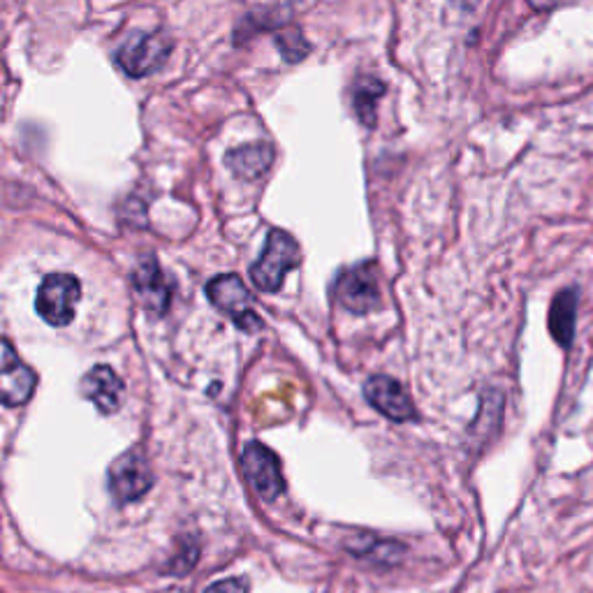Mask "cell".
<instances>
[{
    "mask_svg": "<svg viewBox=\"0 0 593 593\" xmlns=\"http://www.w3.org/2000/svg\"><path fill=\"white\" fill-rule=\"evenodd\" d=\"M299 263V246L288 232L272 230L267 234L265 251L257 257V263L251 267V278L255 288L263 293H276L288 272H293Z\"/></svg>",
    "mask_w": 593,
    "mask_h": 593,
    "instance_id": "cell-1",
    "label": "cell"
},
{
    "mask_svg": "<svg viewBox=\"0 0 593 593\" xmlns=\"http://www.w3.org/2000/svg\"><path fill=\"white\" fill-rule=\"evenodd\" d=\"M209 301L240 325L244 331L263 329V320L255 314V301L236 274H221L207 283Z\"/></svg>",
    "mask_w": 593,
    "mask_h": 593,
    "instance_id": "cell-2",
    "label": "cell"
},
{
    "mask_svg": "<svg viewBox=\"0 0 593 593\" xmlns=\"http://www.w3.org/2000/svg\"><path fill=\"white\" fill-rule=\"evenodd\" d=\"M82 297V286L73 274H50L38 288L35 308L42 320L54 327H65L75 318V306Z\"/></svg>",
    "mask_w": 593,
    "mask_h": 593,
    "instance_id": "cell-3",
    "label": "cell"
},
{
    "mask_svg": "<svg viewBox=\"0 0 593 593\" xmlns=\"http://www.w3.org/2000/svg\"><path fill=\"white\" fill-rule=\"evenodd\" d=\"M172 52L170 40L160 33H133L116 54L118 65L130 77H149L168 61Z\"/></svg>",
    "mask_w": 593,
    "mask_h": 593,
    "instance_id": "cell-4",
    "label": "cell"
},
{
    "mask_svg": "<svg viewBox=\"0 0 593 593\" xmlns=\"http://www.w3.org/2000/svg\"><path fill=\"white\" fill-rule=\"evenodd\" d=\"M109 494L116 504H133L153 487V473L139 449H128L109 468Z\"/></svg>",
    "mask_w": 593,
    "mask_h": 593,
    "instance_id": "cell-5",
    "label": "cell"
},
{
    "mask_svg": "<svg viewBox=\"0 0 593 593\" xmlns=\"http://www.w3.org/2000/svg\"><path fill=\"white\" fill-rule=\"evenodd\" d=\"M337 299L350 314H371L381 306V286L373 265H358L346 269L337 280Z\"/></svg>",
    "mask_w": 593,
    "mask_h": 593,
    "instance_id": "cell-6",
    "label": "cell"
},
{
    "mask_svg": "<svg viewBox=\"0 0 593 593\" xmlns=\"http://www.w3.org/2000/svg\"><path fill=\"white\" fill-rule=\"evenodd\" d=\"M35 385V371L21 362L10 341L0 339V403H6L10 409L23 406L33 396Z\"/></svg>",
    "mask_w": 593,
    "mask_h": 593,
    "instance_id": "cell-7",
    "label": "cell"
},
{
    "mask_svg": "<svg viewBox=\"0 0 593 593\" xmlns=\"http://www.w3.org/2000/svg\"><path fill=\"white\" fill-rule=\"evenodd\" d=\"M242 468L246 480L253 489L265 498L274 501L283 491H286V480H283L280 462L263 443H248L242 455Z\"/></svg>",
    "mask_w": 593,
    "mask_h": 593,
    "instance_id": "cell-8",
    "label": "cell"
},
{
    "mask_svg": "<svg viewBox=\"0 0 593 593\" xmlns=\"http://www.w3.org/2000/svg\"><path fill=\"white\" fill-rule=\"evenodd\" d=\"M364 396L378 413H383L392 422L415 420L413 399L390 375H371L364 383Z\"/></svg>",
    "mask_w": 593,
    "mask_h": 593,
    "instance_id": "cell-9",
    "label": "cell"
},
{
    "mask_svg": "<svg viewBox=\"0 0 593 593\" xmlns=\"http://www.w3.org/2000/svg\"><path fill=\"white\" fill-rule=\"evenodd\" d=\"M135 295L141 301V306L149 308L153 314H165L170 306L172 288L168 278H165L158 260L153 255H145L137 263V269L133 274Z\"/></svg>",
    "mask_w": 593,
    "mask_h": 593,
    "instance_id": "cell-10",
    "label": "cell"
},
{
    "mask_svg": "<svg viewBox=\"0 0 593 593\" xmlns=\"http://www.w3.org/2000/svg\"><path fill=\"white\" fill-rule=\"evenodd\" d=\"M82 394L96 403V409L103 415H112L121 409L124 381L114 373L112 367L98 364L82 378Z\"/></svg>",
    "mask_w": 593,
    "mask_h": 593,
    "instance_id": "cell-11",
    "label": "cell"
},
{
    "mask_svg": "<svg viewBox=\"0 0 593 593\" xmlns=\"http://www.w3.org/2000/svg\"><path fill=\"white\" fill-rule=\"evenodd\" d=\"M578 304H580V290L575 286L561 290L550 306V335L554 341L563 348H568L575 339V322H578Z\"/></svg>",
    "mask_w": 593,
    "mask_h": 593,
    "instance_id": "cell-12",
    "label": "cell"
},
{
    "mask_svg": "<svg viewBox=\"0 0 593 593\" xmlns=\"http://www.w3.org/2000/svg\"><path fill=\"white\" fill-rule=\"evenodd\" d=\"M274 149L267 141H255V145H242L227 153V168L240 179H260L272 168Z\"/></svg>",
    "mask_w": 593,
    "mask_h": 593,
    "instance_id": "cell-13",
    "label": "cell"
},
{
    "mask_svg": "<svg viewBox=\"0 0 593 593\" xmlns=\"http://www.w3.org/2000/svg\"><path fill=\"white\" fill-rule=\"evenodd\" d=\"M385 96V84L375 77H360L352 91V105L354 114H358L360 121L369 128L375 126V107L378 100Z\"/></svg>",
    "mask_w": 593,
    "mask_h": 593,
    "instance_id": "cell-14",
    "label": "cell"
},
{
    "mask_svg": "<svg viewBox=\"0 0 593 593\" xmlns=\"http://www.w3.org/2000/svg\"><path fill=\"white\" fill-rule=\"evenodd\" d=\"M204 593H248V580L246 578L221 580L213 586H209Z\"/></svg>",
    "mask_w": 593,
    "mask_h": 593,
    "instance_id": "cell-15",
    "label": "cell"
},
{
    "mask_svg": "<svg viewBox=\"0 0 593 593\" xmlns=\"http://www.w3.org/2000/svg\"><path fill=\"white\" fill-rule=\"evenodd\" d=\"M527 3H529L533 10L550 12V10H557V8L573 6V3H578V0H527Z\"/></svg>",
    "mask_w": 593,
    "mask_h": 593,
    "instance_id": "cell-16",
    "label": "cell"
}]
</instances>
